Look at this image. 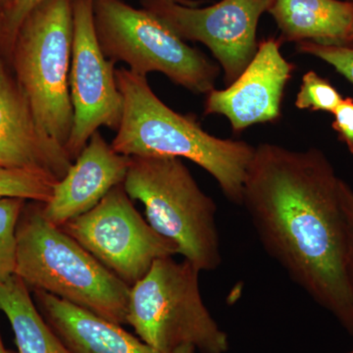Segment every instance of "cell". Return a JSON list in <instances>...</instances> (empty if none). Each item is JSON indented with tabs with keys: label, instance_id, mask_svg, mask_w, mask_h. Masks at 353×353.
<instances>
[{
	"label": "cell",
	"instance_id": "cell-19",
	"mask_svg": "<svg viewBox=\"0 0 353 353\" xmlns=\"http://www.w3.org/2000/svg\"><path fill=\"white\" fill-rule=\"evenodd\" d=\"M340 92L331 83L314 71L304 74L296 106L301 110L325 111L333 113L343 101Z\"/></svg>",
	"mask_w": 353,
	"mask_h": 353
},
{
	"label": "cell",
	"instance_id": "cell-4",
	"mask_svg": "<svg viewBox=\"0 0 353 353\" xmlns=\"http://www.w3.org/2000/svg\"><path fill=\"white\" fill-rule=\"evenodd\" d=\"M124 189L145 206L146 221L176 246L178 254L202 271L222 263L214 199L199 187L182 159L131 157Z\"/></svg>",
	"mask_w": 353,
	"mask_h": 353
},
{
	"label": "cell",
	"instance_id": "cell-16",
	"mask_svg": "<svg viewBox=\"0 0 353 353\" xmlns=\"http://www.w3.org/2000/svg\"><path fill=\"white\" fill-rule=\"evenodd\" d=\"M0 312L10 323L17 353H71L39 312L18 276L0 283Z\"/></svg>",
	"mask_w": 353,
	"mask_h": 353
},
{
	"label": "cell",
	"instance_id": "cell-23",
	"mask_svg": "<svg viewBox=\"0 0 353 353\" xmlns=\"http://www.w3.org/2000/svg\"><path fill=\"white\" fill-rule=\"evenodd\" d=\"M333 129L353 154V99H343L333 112Z\"/></svg>",
	"mask_w": 353,
	"mask_h": 353
},
{
	"label": "cell",
	"instance_id": "cell-5",
	"mask_svg": "<svg viewBox=\"0 0 353 353\" xmlns=\"http://www.w3.org/2000/svg\"><path fill=\"white\" fill-rule=\"evenodd\" d=\"M201 270L188 260L163 257L130 290L127 324L161 353L192 345L199 353H228V334L203 303Z\"/></svg>",
	"mask_w": 353,
	"mask_h": 353
},
{
	"label": "cell",
	"instance_id": "cell-7",
	"mask_svg": "<svg viewBox=\"0 0 353 353\" xmlns=\"http://www.w3.org/2000/svg\"><path fill=\"white\" fill-rule=\"evenodd\" d=\"M94 21L101 51L114 64L125 62L139 76L158 72L194 94L214 90L219 67L150 11L123 0H94Z\"/></svg>",
	"mask_w": 353,
	"mask_h": 353
},
{
	"label": "cell",
	"instance_id": "cell-17",
	"mask_svg": "<svg viewBox=\"0 0 353 353\" xmlns=\"http://www.w3.org/2000/svg\"><path fill=\"white\" fill-rule=\"evenodd\" d=\"M57 181L38 172L0 168V197L46 203Z\"/></svg>",
	"mask_w": 353,
	"mask_h": 353
},
{
	"label": "cell",
	"instance_id": "cell-26",
	"mask_svg": "<svg viewBox=\"0 0 353 353\" xmlns=\"http://www.w3.org/2000/svg\"><path fill=\"white\" fill-rule=\"evenodd\" d=\"M0 353H17L12 352V350H7L6 345H4L3 341H2L1 333H0Z\"/></svg>",
	"mask_w": 353,
	"mask_h": 353
},
{
	"label": "cell",
	"instance_id": "cell-9",
	"mask_svg": "<svg viewBox=\"0 0 353 353\" xmlns=\"http://www.w3.org/2000/svg\"><path fill=\"white\" fill-rule=\"evenodd\" d=\"M115 64L104 57L94 21V0H73V46L69 90L73 127L65 150L72 161L99 128L117 131L123 97L116 82Z\"/></svg>",
	"mask_w": 353,
	"mask_h": 353
},
{
	"label": "cell",
	"instance_id": "cell-21",
	"mask_svg": "<svg viewBox=\"0 0 353 353\" xmlns=\"http://www.w3.org/2000/svg\"><path fill=\"white\" fill-rule=\"evenodd\" d=\"M43 0H14L12 7L0 28V44L7 52L10 50L16 34L30 13ZM166 2H183L182 0H161Z\"/></svg>",
	"mask_w": 353,
	"mask_h": 353
},
{
	"label": "cell",
	"instance_id": "cell-14",
	"mask_svg": "<svg viewBox=\"0 0 353 353\" xmlns=\"http://www.w3.org/2000/svg\"><path fill=\"white\" fill-rule=\"evenodd\" d=\"M34 301L71 353H161L128 333L121 325L48 292L34 290Z\"/></svg>",
	"mask_w": 353,
	"mask_h": 353
},
{
	"label": "cell",
	"instance_id": "cell-18",
	"mask_svg": "<svg viewBox=\"0 0 353 353\" xmlns=\"http://www.w3.org/2000/svg\"><path fill=\"white\" fill-rule=\"evenodd\" d=\"M27 201L0 197V283L15 275L17 226Z\"/></svg>",
	"mask_w": 353,
	"mask_h": 353
},
{
	"label": "cell",
	"instance_id": "cell-2",
	"mask_svg": "<svg viewBox=\"0 0 353 353\" xmlns=\"http://www.w3.org/2000/svg\"><path fill=\"white\" fill-rule=\"evenodd\" d=\"M123 116L111 145L126 157L185 158L214 178L230 201L241 205L243 183L255 146L220 139L194 117L176 112L153 92L146 77L115 71Z\"/></svg>",
	"mask_w": 353,
	"mask_h": 353
},
{
	"label": "cell",
	"instance_id": "cell-13",
	"mask_svg": "<svg viewBox=\"0 0 353 353\" xmlns=\"http://www.w3.org/2000/svg\"><path fill=\"white\" fill-rule=\"evenodd\" d=\"M130 162L131 157L115 152L101 132H95L66 175L55 183L50 201L41 203L44 218L61 228L85 214L124 183Z\"/></svg>",
	"mask_w": 353,
	"mask_h": 353
},
{
	"label": "cell",
	"instance_id": "cell-3",
	"mask_svg": "<svg viewBox=\"0 0 353 353\" xmlns=\"http://www.w3.org/2000/svg\"><path fill=\"white\" fill-rule=\"evenodd\" d=\"M15 275L41 290L115 324H127L129 285L28 201L17 226Z\"/></svg>",
	"mask_w": 353,
	"mask_h": 353
},
{
	"label": "cell",
	"instance_id": "cell-15",
	"mask_svg": "<svg viewBox=\"0 0 353 353\" xmlns=\"http://www.w3.org/2000/svg\"><path fill=\"white\" fill-rule=\"evenodd\" d=\"M268 12L282 32L281 41L348 46L352 37L350 0H273Z\"/></svg>",
	"mask_w": 353,
	"mask_h": 353
},
{
	"label": "cell",
	"instance_id": "cell-6",
	"mask_svg": "<svg viewBox=\"0 0 353 353\" xmlns=\"http://www.w3.org/2000/svg\"><path fill=\"white\" fill-rule=\"evenodd\" d=\"M73 0H43L9 50L14 78L41 128L64 148L73 127L69 90Z\"/></svg>",
	"mask_w": 353,
	"mask_h": 353
},
{
	"label": "cell",
	"instance_id": "cell-27",
	"mask_svg": "<svg viewBox=\"0 0 353 353\" xmlns=\"http://www.w3.org/2000/svg\"><path fill=\"white\" fill-rule=\"evenodd\" d=\"M350 1H352L353 3V0H350ZM348 46H353V34H352V39H350V44H348Z\"/></svg>",
	"mask_w": 353,
	"mask_h": 353
},
{
	"label": "cell",
	"instance_id": "cell-28",
	"mask_svg": "<svg viewBox=\"0 0 353 353\" xmlns=\"http://www.w3.org/2000/svg\"><path fill=\"white\" fill-rule=\"evenodd\" d=\"M345 353H353V348L352 350H350V352H345Z\"/></svg>",
	"mask_w": 353,
	"mask_h": 353
},
{
	"label": "cell",
	"instance_id": "cell-8",
	"mask_svg": "<svg viewBox=\"0 0 353 353\" xmlns=\"http://www.w3.org/2000/svg\"><path fill=\"white\" fill-rule=\"evenodd\" d=\"M61 229L130 288L157 260L178 254L176 246L139 214L123 183Z\"/></svg>",
	"mask_w": 353,
	"mask_h": 353
},
{
	"label": "cell",
	"instance_id": "cell-11",
	"mask_svg": "<svg viewBox=\"0 0 353 353\" xmlns=\"http://www.w3.org/2000/svg\"><path fill=\"white\" fill-rule=\"evenodd\" d=\"M281 43V39H276L259 43L252 61L234 83L206 94L204 115L225 116L236 132L277 120L285 88L294 68L283 57Z\"/></svg>",
	"mask_w": 353,
	"mask_h": 353
},
{
	"label": "cell",
	"instance_id": "cell-25",
	"mask_svg": "<svg viewBox=\"0 0 353 353\" xmlns=\"http://www.w3.org/2000/svg\"><path fill=\"white\" fill-rule=\"evenodd\" d=\"M196 348L192 345H183V347L176 348L173 353H196Z\"/></svg>",
	"mask_w": 353,
	"mask_h": 353
},
{
	"label": "cell",
	"instance_id": "cell-20",
	"mask_svg": "<svg viewBox=\"0 0 353 353\" xmlns=\"http://www.w3.org/2000/svg\"><path fill=\"white\" fill-rule=\"evenodd\" d=\"M297 50L331 65L353 85V46L301 41L297 43Z\"/></svg>",
	"mask_w": 353,
	"mask_h": 353
},
{
	"label": "cell",
	"instance_id": "cell-24",
	"mask_svg": "<svg viewBox=\"0 0 353 353\" xmlns=\"http://www.w3.org/2000/svg\"><path fill=\"white\" fill-rule=\"evenodd\" d=\"M13 1L14 0H0V28H1L3 21L6 20V16L8 15Z\"/></svg>",
	"mask_w": 353,
	"mask_h": 353
},
{
	"label": "cell",
	"instance_id": "cell-10",
	"mask_svg": "<svg viewBox=\"0 0 353 353\" xmlns=\"http://www.w3.org/2000/svg\"><path fill=\"white\" fill-rule=\"evenodd\" d=\"M273 0H221L208 7L183 2L143 0V8L157 16L183 41L203 43L224 71L231 85L252 61L259 48L260 18Z\"/></svg>",
	"mask_w": 353,
	"mask_h": 353
},
{
	"label": "cell",
	"instance_id": "cell-12",
	"mask_svg": "<svg viewBox=\"0 0 353 353\" xmlns=\"http://www.w3.org/2000/svg\"><path fill=\"white\" fill-rule=\"evenodd\" d=\"M73 161L38 122L0 54V168L38 172L60 181Z\"/></svg>",
	"mask_w": 353,
	"mask_h": 353
},
{
	"label": "cell",
	"instance_id": "cell-1",
	"mask_svg": "<svg viewBox=\"0 0 353 353\" xmlns=\"http://www.w3.org/2000/svg\"><path fill=\"white\" fill-rule=\"evenodd\" d=\"M340 180L318 148L261 143L246 171L241 205L267 254L353 336Z\"/></svg>",
	"mask_w": 353,
	"mask_h": 353
},
{
	"label": "cell",
	"instance_id": "cell-22",
	"mask_svg": "<svg viewBox=\"0 0 353 353\" xmlns=\"http://www.w3.org/2000/svg\"><path fill=\"white\" fill-rule=\"evenodd\" d=\"M339 196L345 227V268L353 288V189L345 181L340 180Z\"/></svg>",
	"mask_w": 353,
	"mask_h": 353
}]
</instances>
